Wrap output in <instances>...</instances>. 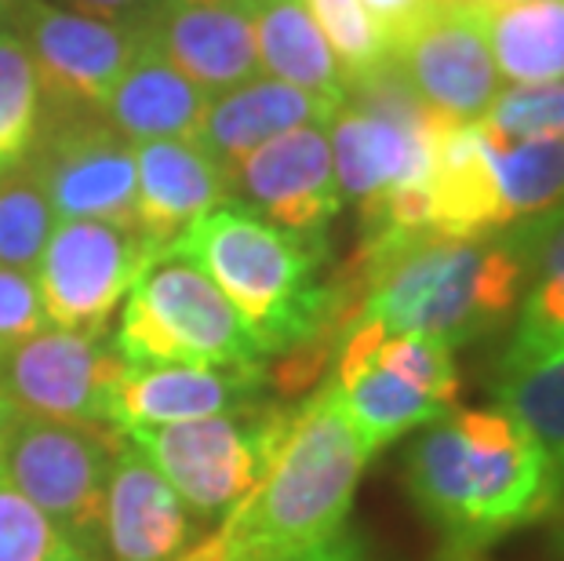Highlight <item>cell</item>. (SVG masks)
I'll return each instance as SVG.
<instances>
[{
  "label": "cell",
  "mask_w": 564,
  "mask_h": 561,
  "mask_svg": "<svg viewBox=\"0 0 564 561\" xmlns=\"http://www.w3.org/2000/svg\"><path fill=\"white\" fill-rule=\"evenodd\" d=\"M335 289L387 332H419L477 343L518 317L524 295V245L518 226L496 234H415L361 241Z\"/></svg>",
  "instance_id": "6da1fadb"
},
{
  "label": "cell",
  "mask_w": 564,
  "mask_h": 561,
  "mask_svg": "<svg viewBox=\"0 0 564 561\" xmlns=\"http://www.w3.org/2000/svg\"><path fill=\"white\" fill-rule=\"evenodd\" d=\"M404 485L444 540L474 551L564 504V471L499 404L430 423L404 456Z\"/></svg>",
  "instance_id": "7a4b0ae2"
},
{
  "label": "cell",
  "mask_w": 564,
  "mask_h": 561,
  "mask_svg": "<svg viewBox=\"0 0 564 561\" xmlns=\"http://www.w3.org/2000/svg\"><path fill=\"white\" fill-rule=\"evenodd\" d=\"M167 256L194 262L219 284L267 357L317 336L343 339L350 328L332 281H321L324 241L262 219L237 197L200 216Z\"/></svg>",
  "instance_id": "3957f363"
},
{
  "label": "cell",
  "mask_w": 564,
  "mask_h": 561,
  "mask_svg": "<svg viewBox=\"0 0 564 561\" xmlns=\"http://www.w3.org/2000/svg\"><path fill=\"white\" fill-rule=\"evenodd\" d=\"M371 452L346 420L332 384L292 409L284 445L251 499L219 529L226 558L295 551L335 536L354 507Z\"/></svg>",
  "instance_id": "277c9868"
},
{
  "label": "cell",
  "mask_w": 564,
  "mask_h": 561,
  "mask_svg": "<svg viewBox=\"0 0 564 561\" xmlns=\"http://www.w3.org/2000/svg\"><path fill=\"white\" fill-rule=\"evenodd\" d=\"M335 354L339 362L328 384L371 456L455 409L459 368L452 346L434 336L387 332L357 317Z\"/></svg>",
  "instance_id": "5b68a950"
},
{
  "label": "cell",
  "mask_w": 564,
  "mask_h": 561,
  "mask_svg": "<svg viewBox=\"0 0 564 561\" xmlns=\"http://www.w3.org/2000/svg\"><path fill=\"white\" fill-rule=\"evenodd\" d=\"M128 365H212L267 368L270 357L251 336L226 292L186 259H153L131 284L113 336Z\"/></svg>",
  "instance_id": "8992f818"
},
{
  "label": "cell",
  "mask_w": 564,
  "mask_h": 561,
  "mask_svg": "<svg viewBox=\"0 0 564 561\" xmlns=\"http://www.w3.org/2000/svg\"><path fill=\"white\" fill-rule=\"evenodd\" d=\"M292 409L251 401L204 420L131 427L124 438L186 499L197 518H226L251 499L284 445Z\"/></svg>",
  "instance_id": "52a82bcc"
},
{
  "label": "cell",
  "mask_w": 564,
  "mask_h": 561,
  "mask_svg": "<svg viewBox=\"0 0 564 561\" xmlns=\"http://www.w3.org/2000/svg\"><path fill=\"white\" fill-rule=\"evenodd\" d=\"M117 427L15 416L0 441V477L37 504L91 561L106 558V482L117 460Z\"/></svg>",
  "instance_id": "ba28073f"
},
{
  "label": "cell",
  "mask_w": 564,
  "mask_h": 561,
  "mask_svg": "<svg viewBox=\"0 0 564 561\" xmlns=\"http://www.w3.org/2000/svg\"><path fill=\"white\" fill-rule=\"evenodd\" d=\"M26 164L58 219H99L121 230H139L135 147L102 110L41 106V128Z\"/></svg>",
  "instance_id": "9c48e42d"
},
{
  "label": "cell",
  "mask_w": 564,
  "mask_h": 561,
  "mask_svg": "<svg viewBox=\"0 0 564 561\" xmlns=\"http://www.w3.org/2000/svg\"><path fill=\"white\" fill-rule=\"evenodd\" d=\"M124 368L106 332L44 328L0 357V398L15 416L113 427Z\"/></svg>",
  "instance_id": "30bf717a"
},
{
  "label": "cell",
  "mask_w": 564,
  "mask_h": 561,
  "mask_svg": "<svg viewBox=\"0 0 564 561\" xmlns=\"http://www.w3.org/2000/svg\"><path fill=\"white\" fill-rule=\"evenodd\" d=\"M158 252L139 230L99 219H63L37 259L44 317L66 332H106L117 303Z\"/></svg>",
  "instance_id": "8fae6325"
},
{
  "label": "cell",
  "mask_w": 564,
  "mask_h": 561,
  "mask_svg": "<svg viewBox=\"0 0 564 561\" xmlns=\"http://www.w3.org/2000/svg\"><path fill=\"white\" fill-rule=\"evenodd\" d=\"M22 26L41 85V106L52 110H102L106 95L124 77L142 33L135 22H106L80 11L52 8L44 0H19L8 15Z\"/></svg>",
  "instance_id": "7c38bea8"
},
{
  "label": "cell",
  "mask_w": 564,
  "mask_h": 561,
  "mask_svg": "<svg viewBox=\"0 0 564 561\" xmlns=\"http://www.w3.org/2000/svg\"><path fill=\"white\" fill-rule=\"evenodd\" d=\"M404 77L444 121L474 125L499 95L481 8H437L390 47Z\"/></svg>",
  "instance_id": "4fadbf2b"
},
{
  "label": "cell",
  "mask_w": 564,
  "mask_h": 561,
  "mask_svg": "<svg viewBox=\"0 0 564 561\" xmlns=\"http://www.w3.org/2000/svg\"><path fill=\"white\" fill-rule=\"evenodd\" d=\"M324 128L328 125L292 128L237 158L226 169L230 194H245L251 201L248 208H256L262 219L310 241H324V230L343 208L332 142Z\"/></svg>",
  "instance_id": "5bb4252c"
},
{
  "label": "cell",
  "mask_w": 564,
  "mask_h": 561,
  "mask_svg": "<svg viewBox=\"0 0 564 561\" xmlns=\"http://www.w3.org/2000/svg\"><path fill=\"white\" fill-rule=\"evenodd\" d=\"M139 33L208 95L245 85L262 69L245 0H215V4L158 0L139 15Z\"/></svg>",
  "instance_id": "9a60e30c"
},
{
  "label": "cell",
  "mask_w": 564,
  "mask_h": 561,
  "mask_svg": "<svg viewBox=\"0 0 564 561\" xmlns=\"http://www.w3.org/2000/svg\"><path fill=\"white\" fill-rule=\"evenodd\" d=\"M194 518L161 471L124 441L106 482V558L183 561L197 540Z\"/></svg>",
  "instance_id": "2e32d148"
},
{
  "label": "cell",
  "mask_w": 564,
  "mask_h": 561,
  "mask_svg": "<svg viewBox=\"0 0 564 561\" xmlns=\"http://www.w3.org/2000/svg\"><path fill=\"white\" fill-rule=\"evenodd\" d=\"M230 197V179L197 142L150 139L135 150V226L158 259Z\"/></svg>",
  "instance_id": "e0dca14e"
},
{
  "label": "cell",
  "mask_w": 564,
  "mask_h": 561,
  "mask_svg": "<svg viewBox=\"0 0 564 561\" xmlns=\"http://www.w3.org/2000/svg\"><path fill=\"white\" fill-rule=\"evenodd\" d=\"M267 368L128 365L113 398V427H164L245 409L259 398Z\"/></svg>",
  "instance_id": "ac0fdd59"
},
{
  "label": "cell",
  "mask_w": 564,
  "mask_h": 561,
  "mask_svg": "<svg viewBox=\"0 0 564 561\" xmlns=\"http://www.w3.org/2000/svg\"><path fill=\"white\" fill-rule=\"evenodd\" d=\"M430 223L437 234L474 237L507 230L496 172L488 161V142L481 125L444 121L434 136V161L426 175Z\"/></svg>",
  "instance_id": "d6986e66"
},
{
  "label": "cell",
  "mask_w": 564,
  "mask_h": 561,
  "mask_svg": "<svg viewBox=\"0 0 564 561\" xmlns=\"http://www.w3.org/2000/svg\"><path fill=\"white\" fill-rule=\"evenodd\" d=\"M335 110H339V103L324 99V95L303 91L288 85V80L251 77L241 88L226 91L223 99H212L197 147L208 150L226 175V169L237 158L284 136V131L306 125H332Z\"/></svg>",
  "instance_id": "ffe728a7"
},
{
  "label": "cell",
  "mask_w": 564,
  "mask_h": 561,
  "mask_svg": "<svg viewBox=\"0 0 564 561\" xmlns=\"http://www.w3.org/2000/svg\"><path fill=\"white\" fill-rule=\"evenodd\" d=\"M212 95L175 69L153 44L142 41L124 77L106 95L102 114L121 136L135 142L183 139L197 142Z\"/></svg>",
  "instance_id": "44dd1931"
},
{
  "label": "cell",
  "mask_w": 564,
  "mask_h": 561,
  "mask_svg": "<svg viewBox=\"0 0 564 561\" xmlns=\"http://www.w3.org/2000/svg\"><path fill=\"white\" fill-rule=\"evenodd\" d=\"M332 164L346 197L368 201L390 186L426 183L434 161V131H404L354 106H339L332 117Z\"/></svg>",
  "instance_id": "7402d4cb"
},
{
  "label": "cell",
  "mask_w": 564,
  "mask_h": 561,
  "mask_svg": "<svg viewBox=\"0 0 564 561\" xmlns=\"http://www.w3.org/2000/svg\"><path fill=\"white\" fill-rule=\"evenodd\" d=\"M256 26L259 63L278 80L346 103V77L335 52L317 30L306 0H245Z\"/></svg>",
  "instance_id": "603a6c76"
},
{
  "label": "cell",
  "mask_w": 564,
  "mask_h": 561,
  "mask_svg": "<svg viewBox=\"0 0 564 561\" xmlns=\"http://www.w3.org/2000/svg\"><path fill=\"white\" fill-rule=\"evenodd\" d=\"M491 393L499 409L513 416L564 471V343H510L499 357Z\"/></svg>",
  "instance_id": "cb8c5ba5"
},
{
  "label": "cell",
  "mask_w": 564,
  "mask_h": 561,
  "mask_svg": "<svg viewBox=\"0 0 564 561\" xmlns=\"http://www.w3.org/2000/svg\"><path fill=\"white\" fill-rule=\"evenodd\" d=\"M491 58L513 85L564 80V0L496 8L485 15Z\"/></svg>",
  "instance_id": "d4e9b609"
},
{
  "label": "cell",
  "mask_w": 564,
  "mask_h": 561,
  "mask_svg": "<svg viewBox=\"0 0 564 561\" xmlns=\"http://www.w3.org/2000/svg\"><path fill=\"white\" fill-rule=\"evenodd\" d=\"M524 245V295L518 306V346L564 343V208L513 223Z\"/></svg>",
  "instance_id": "484cf974"
},
{
  "label": "cell",
  "mask_w": 564,
  "mask_h": 561,
  "mask_svg": "<svg viewBox=\"0 0 564 561\" xmlns=\"http://www.w3.org/2000/svg\"><path fill=\"white\" fill-rule=\"evenodd\" d=\"M485 142L510 226L564 208V139L543 136L502 142L485 131Z\"/></svg>",
  "instance_id": "4316f807"
},
{
  "label": "cell",
  "mask_w": 564,
  "mask_h": 561,
  "mask_svg": "<svg viewBox=\"0 0 564 561\" xmlns=\"http://www.w3.org/2000/svg\"><path fill=\"white\" fill-rule=\"evenodd\" d=\"M41 128V85L30 47L19 33L0 30V172L26 161Z\"/></svg>",
  "instance_id": "83f0119b"
},
{
  "label": "cell",
  "mask_w": 564,
  "mask_h": 561,
  "mask_svg": "<svg viewBox=\"0 0 564 561\" xmlns=\"http://www.w3.org/2000/svg\"><path fill=\"white\" fill-rule=\"evenodd\" d=\"M52 234V205H47L37 175L26 161L0 172V267L33 270Z\"/></svg>",
  "instance_id": "f1b7e54d"
},
{
  "label": "cell",
  "mask_w": 564,
  "mask_h": 561,
  "mask_svg": "<svg viewBox=\"0 0 564 561\" xmlns=\"http://www.w3.org/2000/svg\"><path fill=\"white\" fill-rule=\"evenodd\" d=\"M0 561H91L66 532L0 477Z\"/></svg>",
  "instance_id": "f546056e"
},
{
  "label": "cell",
  "mask_w": 564,
  "mask_h": 561,
  "mask_svg": "<svg viewBox=\"0 0 564 561\" xmlns=\"http://www.w3.org/2000/svg\"><path fill=\"white\" fill-rule=\"evenodd\" d=\"M306 8L335 58H339L346 85L365 77L368 69H376L390 55V44L382 41L379 26L371 22L361 0H306Z\"/></svg>",
  "instance_id": "4dcf8cb0"
},
{
  "label": "cell",
  "mask_w": 564,
  "mask_h": 561,
  "mask_svg": "<svg viewBox=\"0 0 564 561\" xmlns=\"http://www.w3.org/2000/svg\"><path fill=\"white\" fill-rule=\"evenodd\" d=\"M481 128L491 139H564V80H546V85H518L496 95L481 117Z\"/></svg>",
  "instance_id": "1f68e13d"
},
{
  "label": "cell",
  "mask_w": 564,
  "mask_h": 561,
  "mask_svg": "<svg viewBox=\"0 0 564 561\" xmlns=\"http://www.w3.org/2000/svg\"><path fill=\"white\" fill-rule=\"evenodd\" d=\"M44 325L47 317L41 306L37 278L26 270L0 267V357L44 332Z\"/></svg>",
  "instance_id": "d6a6232c"
},
{
  "label": "cell",
  "mask_w": 564,
  "mask_h": 561,
  "mask_svg": "<svg viewBox=\"0 0 564 561\" xmlns=\"http://www.w3.org/2000/svg\"><path fill=\"white\" fill-rule=\"evenodd\" d=\"M226 561H379L371 543L361 532L339 529L335 536L310 547H295V551H267V554H234Z\"/></svg>",
  "instance_id": "836d02e7"
},
{
  "label": "cell",
  "mask_w": 564,
  "mask_h": 561,
  "mask_svg": "<svg viewBox=\"0 0 564 561\" xmlns=\"http://www.w3.org/2000/svg\"><path fill=\"white\" fill-rule=\"evenodd\" d=\"M371 22L379 26L382 41L390 47L398 44L404 33H412L419 22H423L430 11H437V0H361Z\"/></svg>",
  "instance_id": "e575fe53"
},
{
  "label": "cell",
  "mask_w": 564,
  "mask_h": 561,
  "mask_svg": "<svg viewBox=\"0 0 564 561\" xmlns=\"http://www.w3.org/2000/svg\"><path fill=\"white\" fill-rule=\"evenodd\" d=\"M80 15L106 19V22H135L147 11V0H74Z\"/></svg>",
  "instance_id": "d590c367"
},
{
  "label": "cell",
  "mask_w": 564,
  "mask_h": 561,
  "mask_svg": "<svg viewBox=\"0 0 564 561\" xmlns=\"http://www.w3.org/2000/svg\"><path fill=\"white\" fill-rule=\"evenodd\" d=\"M437 561H488L485 551H474V547H452V543H444V551Z\"/></svg>",
  "instance_id": "8d00e7d4"
},
{
  "label": "cell",
  "mask_w": 564,
  "mask_h": 561,
  "mask_svg": "<svg viewBox=\"0 0 564 561\" xmlns=\"http://www.w3.org/2000/svg\"><path fill=\"white\" fill-rule=\"evenodd\" d=\"M510 4H532V0H474V8H481L485 15H488V11H496V8H510Z\"/></svg>",
  "instance_id": "74e56055"
},
{
  "label": "cell",
  "mask_w": 564,
  "mask_h": 561,
  "mask_svg": "<svg viewBox=\"0 0 564 561\" xmlns=\"http://www.w3.org/2000/svg\"><path fill=\"white\" fill-rule=\"evenodd\" d=\"M15 423V412H11V404L0 398V441H4V434H8V427Z\"/></svg>",
  "instance_id": "f35d334b"
},
{
  "label": "cell",
  "mask_w": 564,
  "mask_h": 561,
  "mask_svg": "<svg viewBox=\"0 0 564 561\" xmlns=\"http://www.w3.org/2000/svg\"><path fill=\"white\" fill-rule=\"evenodd\" d=\"M554 543H557V554H561V561H564V521L557 525V532H554Z\"/></svg>",
  "instance_id": "ab89813d"
},
{
  "label": "cell",
  "mask_w": 564,
  "mask_h": 561,
  "mask_svg": "<svg viewBox=\"0 0 564 561\" xmlns=\"http://www.w3.org/2000/svg\"><path fill=\"white\" fill-rule=\"evenodd\" d=\"M15 4H19V0H0V15H11V11H15Z\"/></svg>",
  "instance_id": "60d3db41"
},
{
  "label": "cell",
  "mask_w": 564,
  "mask_h": 561,
  "mask_svg": "<svg viewBox=\"0 0 564 561\" xmlns=\"http://www.w3.org/2000/svg\"><path fill=\"white\" fill-rule=\"evenodd\" d=\"M161 4H215V0H161Z\"/></svg>",
  "instance_id": "b9f144b4"
}]
</instances>
